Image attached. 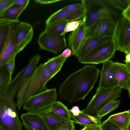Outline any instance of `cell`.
I'll list each match as a JSON object with an SVG mask.
<instances>
[{
	"label": "cell",
	"instance_id": "1",
	"mask_svg": "<svg viewBox=\"0 0 130 130\" xmlns=\"http://www.w3.org/2000/svg\"><path fill=\"white\" fill-rule=\"evenodd\" d=\"M100 70L86 65L68 77L59 87V99L72 103L85 99L97 81Z\"/></svg>",
	"mask_w": 130,
	"mask_h": 130
},
{
	"label": "cell",
	"instance_id": "2",
	"mask_svg": "<svg viewBox=\"0 0 130 130\" xmlns=\"http://www.w3.org/2000/svg\"><path fill=\"white\" fill-rule=\"evenodd\" d=\"M53 77L44 63L37 66L24 80L18 91L16 106L18 109L20 110L27 99L47 90L46 84Z\"/></svg>",
	"mask_w": 130,
	"mask_h": 130
},
{
	"label": "cell",
	"instance_id": "3",
	"mask_svg": "<svg viewBox=\"0 0 130 130\" xmlns=\"http://www.w3.org/2000/svg\"><path fill=\"white\" fill-rule=\"evenodd\" d=\"M41 56L37 54L31 58L28 65L20 71L15 77L0 92V98L6 100L12 108L16 110L14 97L25 79L34 72L39 63Z\"/></svg>",
	"mask_w": 130,
	"mask_h": 130
},
{
	"label": "cell",
	"instance_id": "4",
	"mask_svg": "<svg viewBox=\"0 0 130 130\" xmlns=\"http://www.w3.org/2000/svg\"><path fill=\"white\" fill-rule=\"evenodd\" d=\"M122 90L118 86L109 88L98 87L86 108L83 111L89 115L96 116L98 112L105 106L120 96Z\"/></svg>",
	"mask_w": 130,
	"mask_h": 130
},
{
	"label": "cell",
	"instance_id": "5",
	"mask_svg": "<svg viewBox=\"0 0 130 130\" xmlns=\"http://www.w3.org/2000/svg\"><path fill=\"white\" fill-rule=\"evenodd\" d=\"M81 1L85 9L83 18L86 29L98 20L111 17V14L115 13L104 0H83Z\"/></svg>",
	"mask_w": 130,
	"mask_h": 130
},
{
	"label": "cell",
	"instance_id": "6",
	"mask_svg": "<svg viewBox=\"0 0 130 130\" xmlns=\"http://www.w3.org/2000/svg\"><path fill=\"white\" fill-rule=\"evenodd\" d=\"M57 97L55 88L48 89L26 100L23 105V107L28 112L41 115L57 101Z\"/></svg>",
	"mask_w": 130,
	"mask_h": 130
},
{
	"label": "cell",
	"instance_id": "7",
	"mask_svg": "<svg viewBox=\"0 0 130 130\" xmlns=\"http://www.w3.org/2000/svg\"><path fill=\"white\" fill-rule=\"evenodd\" d=\"M114 39L104 43L90 52L79 62L84 64H98L112 58L116 51Z\"/></svg>",
	"mask_w": 130,
	"mask_h": 130
},
{
	"label": "cell",
	"instance_id": "8",
	"mask_svg": "<svg viewBox=\"0 0 130 130\" xmlns=\"http://www.w3.org/2000/svg\"><path fill=\"white\" fill-rule=\"evenodd\" d=\"M116 23L113 37L116 51L130 53V22L121 15Z\"/></svg>",
	"mask_w": 130,
	"mask_h": 130
},
{
	"label": "cell",
	"instance_id": "9",
	"mask_svg": "<svg viewBox=\"0 0 130 130\" xmlns=\"http://www.w3.org/2000/svg\"><path fill=\"white\" fill-rule=\"evenodd\" d=\"M23 125L16 110L5 99L0 98V126L5 130H22Z\"/></svg>",
	"mask_w": 130,
	"mask_h": 130
},
{
	"label": "cell",
	"instance_id": "10",
	"mask_svg": "<svg viewBox=\"0 0 130 130\" xmlns=\"http://www.w3.org/2000/svg\"><path fill=\"white\" fill-rule=\"evenodd\" d=\"M37 42L41 49L55 54H58L67 46L65 34H50L45 31L39 35Z\"/></svg>",
	"mask_w": 130,
	"mask_h": 130
},
{
	"label": "cell",
	"instance_id": "11",
	"mask_svg": "<svg viewBox=\"0 0 130 130\" xmlns=\"http://www.w3.org/2000/svg\"><path fill=\"white\" fill-rule=\"evenodd\" d=\"M116 25L112 17L99 19L86 29L85 38H113Z\"/></svg>",
	"mask_w": 130,
	"mask_h": 130
},
{
	"label": "cell",
	"instance_id": "12",
	"mask_svg": "<svg viewBox=\"0 0 130 130\" xmlns=\"http://www.w3.org/2000/svg\"><path fill=\"white\" fill-rule=\"evenodd\" d=\"M21 22L12 23L7 40L0 54V68L11 59L15 58L18 54L15 43L16 33Z\"/></svg>",
	"mask_w": 130,
	"mask_h": 130
},
{
	"label": "cell",
	"instance_id": "13",
	"mask_svg": "<svg viewBox=\"0 0 130 130\" xmlns=\"http://www.w3.org/2000/svg\"><path fill=\"white\" fill-rule=\"evenodd\" d=\"M113 39V38L110 37H85L75 55L79 62L95 48Z\"/></svg>",
	"mask_w": 130,
	"mask_h": 130
},
{
	"label": "cell",
	"instance_id": "14",
	"mask_svg": "<svg viewBox=\"0 0 130 130\" xmlns=\"http://www.w3.org/2000/svg\"><path fill=\"white\" fill-rule=\"evenodd\" d=\"M33 35L34 30L32 26L27 23L21 22L15 38L18 53L22 51L31 41Z\"/></svg>",
	"mask_w": 130,
	"mask_h": 130
},
{
	"label": "cell",
	"instance_id": "15",
	"mask_svg": "<svg viewBox=\"0 0 130 130\" xmlns=\"http://www.w3.org/2000/svg\"><path fill=\"white\" fill-rule=\"evenodd\" d=\"M113 62L109 59L103 63L99 87L109 88L118 86L112 67Z\"/></svg>",
	"mask_w": 130,
	"mask_h": 130
},
{
	"label": "cell",
	"instance_id": "16",
	"mask_svg": "<svg viewBox=\"0 0 130 130\" xmlns=\"http://www.w3.org/2000/svg\"><path fill=\"white\" fill-rule=\"evenodd\" d=\"M112 67L118 83L122 89L127 90L130 96V68L125 64L113 62Z\"/></svg>",
	"mask_w": 130,
	"mask_h": 130
},
{
	"label": "cell",
	"instance_id": "17",
	"mask_svg": "<svg viewBox=\"0 0 130 130\" xmlns=\"http://www.w3.org/2000/svg\"><path fill=\"white\" fill-rule=\"evenodd\" d=\"M21 118L27 130H49L40 114L28 112L22 115Z\"/></svg>",
	"mask_w": 130,
	"mask_h": 130
},
{
	"label": "cell",
	"instance_id": "18",
	"mask_svg": "<svg viewBox=\"0 0 130 130\" xmlns=\"http://www.w3.org/2000/svg\"><path fill=\"white\" fill-rule=\"evenodd\" d=\"M86 29L85 20L83 21L78 28L72 31L67 38L68 46L72 50L73 55H75L80 48L85 37Z\"/></svg>",
	"mask_w": 130,
	"mask_h": 130
},
{
	"label": "cell",
	"instance_id": "19",
	"mask_svg": "<svg viewBox=\"0 0 130 130\" xmlns=\"http://www.w3.org/2000/svg\"><path fill=\"white\" fill-rule=\"evenodd\" d=\"M41 115L49 130H52L61 125L73 122L72 120L66 118L50 111H46Z\"/></svg>",
	"mask_w": 130,
	"mask_h": 130
},
{
	"label": "cell",
	"instance_id": "20",
	"mask_svg": "<svg viewBox=\"0 0 130 130\" xmlns=\"http://www.w3.org/2000/svg\"><path fill=\"white\" fill-rule=\"evenodd\" d=\"M71 118L74 123L78 124L82 126L93 125H100L102 122L100 118L89 115L80 110L79 115L74 116L69 111Z\"/></svg>",
	"mask_w": 130,
	"mask_h": 130
},
{
	"label": "cell",
	"instance_id": "21",
	"mask_svg": "<svg viewBox=\"0 0 130 130\" xmlns=\"http://www.w3.org/2000/svg\"><path fill=\"white\" fill-rule=\"evenodd\" d=\"M108 119L123 130H130V109L111 115Z\"/></svg>",
	"mask_w": 130,
	"mask_h": 130
},
{
	"label": "cell",
	"instance_id": "22",
	"mask_svg": "<svg viewBox=\"0 0 130 130\" xmlns=\"http://www.w3.org/2000/svg\"><path fill=\"white\" fill-rule=\"evenodd\" d=\"M25 9L22 6L13 4L5 11L0 19L13 22L19 21V17Z\"/></svg>",
	"mask_w": 130,
	"mask_h": 130
},
{
	"label": "cell",
	"instance_id": "23",
	"mask_svg": "<svg viewBox=\"0 0 130 130\" xmlns=\"http://www.w3.org/2000/svg\"><path fill=\"white\" fill-rule=\"evenodd\" d=\"M67 59L61 58L59 55L48 59L44 63L53 77L60 71Z\"/></svg>",
	"mask_w": 130,
	"mask_h": 130
},
{
	"label": "cell",
	"instance_id": "24",
	"mask_svg": "<svg viewBox=\"0 0 130 130\" xmlns=\"http://www.w3.org/2000/svg\"><path fill=\"white\" fill-rule=\"evenodd\" d=\"M81 9L72 11L66 10L62 8L60 9L52 14L47 18L45 22L46 25L56 22L64 21L66 18L70 15Z\"/></svg>",
	"mask_w": 130,
	"mask_h": 130
},
{
	"label": "cell",
	"instance_id": "25",
	"mask_svg": "<svg viewBox=\"0 0 130 130\" xmlns=\"http://www.w3.org/2000/svg\"><path fill=\"white\" fill-rule=\"evenodd\" d=\"M46 111L52 112L66 118L71 120L69 109L66 105L60 101L55 102Z\"/></svg>",
	"mask_w": 130,
	"mask_h": 130
},
{
	"label": "cell",
	"instance_id": "26",
	"mask_svg": "<svg viewBox=\"0 0 130 130\" xmlns=\"http://www.w3.org/2000/svg\"><path fill=\"white\" fill-rule=\"evenodd\" d=\"M121 101L120 100L116 99L109 102L98 112L96 116L100 118L116 110L119 107Z\"/></svg>",
	"mask_w": 130,
	"mask_h": 130
},
{
	"label": "cell",
	"instance_id": "27",
	"mask_svg": "<svg viewBox=\"0 0 130 130\" xmlns=\"http://www.w3.org/2000/svg\"><path fill=\"white\" fill-rule=\"evenodd\" d=\"M12 22L0 24V54L7 40Z\"/></svg>",
	"mask_w": 130,
	"mask_h": 130
},
{
	"label": "cell",
	"instance_id": "28",
	"mask_svg": "<svg viewBox=\"0 0 130 130\" xmlns=\"http://www.w3.org/2000/svg\"><path fill=\"white\" fill-rule=\"evenodd\" d=\"M67 22L66 21L57 22L46 25L44 31L50 34H61L63 31Z\"/></svg>",
	"mask_w": 130,
	"mask_h": 130
},
{
	"label": "cell",
	"instance_id": "29",
	"mask_svg": "<svg viewBox=\"0 0 130 130\" xmlns=\"http://www.w3.org/2000/svg\"><path fill=\"white\" fill-rule=\"evenodd\" d=\"M12 76L8 72L6 64L0 68V92L11 80Z\"/></svg>",
	"mask_w": 130,
	"mask_h": 130
},
{
	"label": "cell",
	"instance_id": "30",
	"mask_svg": "<svg viewBox=\"0 0 130 130\" xmlns=\"http://www.w3.org/2000/svg\"><path fill=\"white\" fill-rule=\"evenodd\" d=\"M106 4L112 7L123 11L130 5V0H104Z\"/></svg>",
	"mask_w": 130,
	"mask_h": 130
},
{
	"label": "cell",
	"instance_id": "31",
	"mask_svg": "<svg viewBox=\"0 0 130 130\" xmlns=\"http://www.w3.org/2000/svg\"><path fill=\"white\" fill-rule=\"evenodd\" d=\"M83 21V19L75 21L67 22L61 35H65L68 32L72 31L77 29Z\"/></svg>",
	"mask_w": 130,
	"mask_h": 130
},
{
	"label": "cell",
	"instance_id": "32",
	"mask_svg": "<svg viewBox=\"0 0 130 130\" xmlns=\"http://www.w3.org/2000/svg\"><path fill=\"white\" fill-rule=\"evenodd\" d=\"M84 14L85 9L84 7L70 15L66 18L64 21L71 22L83 19L84 17Z\"/></svg>",
	"mask_w": 130,
	"mask_h": 130
},
{
	"label": "cell",
	"instance_id": "33",
	"mask_svg": "<svg viewBox=\"0 0 130 130\" xmlns=\"http://www.w3.org/2000/svg\"><path fill=\"white\" fill-rule=\"evenodd\" d=\"M101 130H123L108 119L101 125Z\"/></svg>",
	"mask_w": 130,
	"mask_h": 130
},
{
	"label": "cell",
	"instance_id": "34",
	"mask_svg": "<svg viewBox=\"0 0 130 130\" xmlns=\"http://www.w3.org/2000/svg\"><path fill=\"white\" fill-rule=\"evenodd\" d=\"M16 0H0V18L5 11L13 5Z\"/></svg>",
	"mask_w": 130,
	"mask_h": 130
},
{
	"label": "cell",
	"instance_id": "35",
	"mask_svg": "<svg viewBox=\"0 0 130 130\" xmlns=\"http://www.w3.org/2000/svg\"><path fill=\"white\" fill-rule=\"evenodd\" d=\"M84 7L83 4L82 3L69 5L66 6L62 8L66 10L72 11L80 9Z\"/></svg>",
	"mask_w": 130,
	"mask_h": 130
},
{
	"label": "cell",
	"instance_id": "36",
	"mask_svg": "<svg viewBox=\"0 0 130 130\" xmlns=\"http://www.w3.org/2000/svg\"><path fill=\"white\" fill-rule=\"evenodd\" d=\"M74 123L71 122L57 127L52 130H75Z\"/></svg>",
	"mask_w": 130,
	"mask_h": 130
},
{
	"label": "cell",
	"instance_id": "37",
	"mask_svg": "<svg viewBox=\"0 0 130 130\" xmlns=\"http://www.w3.org/2000/svg\"><path fill=\"white\" fill-rule=\"evenodd\" d=\"M15 58H14L6 63L7 69L10 74L12 76L15 69Z\"/></svg>",
	"mask_w": 130,
	"mask_h": 130
},
{
	"label": "cell",
	"instance_id": "38",
	"mask_svg": "<svg viewBox=\"0 0 130 130\" xmlns=\"http://www.w3.org/2000/svg\"><path fill=\"white\" fill-rule=\"evenodd\" d=\"M72 55L71 50L69 47L65 49L59 55L60 57L63 59H66Z\"/></svg>",
	"mask_w": 130,
	"mask_h": 130
},
{
	"label": "cell",
	"instance_id": "39",
	"mask_svg": "<svg viewBox=\"0 0 130 130\" xmlns=\"http://www.w3.org/2000/svg\"><path fill=\"white\" fill-rule=\"evenodd\" d=\"M29 0H16L13 4L21 6L25 9L29 3Z\"/></svg>",
	"mask_w": 130,
	"mask_h": 130
},
{
	"label": "cell",
	"instance_id": "40",
	"mask_svg": "<svg viewBox=\"0 0 130 130\" xmlns=\"http://www.w3.org/2000/svg\"><path fill=\"white\" fill-rule=\"evenodd\" d=\"M122 15L130 22V5L122 11Z\"/></svg>",
	"mask_w": 130,
	"mask_h": 130
},
{
	"label": "cell",
	"instance_id": "41",
	"mask_svg": "<svg viewBox=\"0 0 130 130\" xmlns=\"http://www.w3.org/2000/svg\"><path fill=\"white\" fill-rule=\"evenodd\" d=\"M61 1V0H36L34 1V2L36 3L41 4H47L54 3Z\"/></svg>",
	"mask_w": 130,
	"mask_h": 130
},
{
	"label": "cell",
	"instance_id": "42",
	"mask_svg": "<svg viewBox=\"0 0 130 130\" xmlns=\"http://www.w3.org/2000/svg\"><path fill=\"white\" fill-rule=\"evenodd\" d=\"M79 130H101L100 125H93L84 127L82 129Z\"/></svg>",
	"mask_w": 130,
	"mask_h": 130
},
{
	"label": "cell",
	"instance_id": "43",
	"mask_svg": "<svg viewBox=\"0 0 130 130\" xmlns=\"http://www.w3.org/2000/svg\"><path fill=\"white\" fill-rule=\"evenodd\" d=\"M80 111L79 107L77 106H73L71 109L69 110V111L74 116H78L79 114Z\"/></svg>",
	"mask_w": 130,
	"mask_h": 130
},
{
	"label": "cell",
	"instance_id": "44",
	"mask_svg": "<svg viewBox=\"0 0 130 130\" xmlns=\"http://www.w3.org/2000/svg\"><path fill=\"white\" fill-rule=\"evenodd\" d=\"M125 59L124 61L125 64L130 68V53L125 54Z\"/></svg>",
	"mask_w": 130,
	"mask_h": 130
},
{
	"label": "cell",
	"instance_id": "45",
	"mask_svg": "<svg viewBox=\"0 0 130 130\" xmlns=\"http://www.w3.org/2000/svg\"><path fill=\"white\" fill-rule=\"evenodd\" d=\"M8 22H13L7 20L0 19V24Z\"/></svg>",
	"mask_w": 130,
	"mask_h": 130
},
{
	"label": "cell",
	"instance_id": "46",
	"mask_svg": "<svg viewBox=\"0 0 130 130\" xmlns=\"http://www.w3.org/2000/svg\"><path fill=\"white\" fill-rule=\"evenodd\" d=\"M0 130H5L3 127L0 126Z\"/></svg>",
	"mask_w": 130,
	"mask_h": 130
},
{
	"label": "cell",
	"instance_id": "47",
	"mask_svg": "<svg viewBox=\"0 0 130 130\" xmlns=\"http://www.w3.org/2000/svg\"><path fill=\"white\" fill-rule=\"evenodd\" d=\"M75 130H76L75 129Z\"/></svg>",
	"mask_w": 130,
	"mask_h": 130
}]
</instances>
